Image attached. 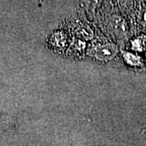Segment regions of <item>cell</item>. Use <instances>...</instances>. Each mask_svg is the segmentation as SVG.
<instances>
[{
  "label": "cell",
  "mask_w": 146,
  "mask_h": 146,
  "mask_svg": "<svg viewBox=\"0 0 146 146\" xmlns=\"http://www.w3.org/2000/svg\"><path fill=\"white\" fill-rule=\"evenodd\" d=\"M116 54V47L112 44L103 45L97 49V56L102 60H111Z\"/></svg>",
  "instance_id": "cell-1"
},
{
  "label": "cell",
  "mask_w": 146,
  "mask_h": 146,
  "mask_svg": "<svg viewBox=\"0 0 146 146\" xmlns=\"http://www.w3.org/2000/svg\"><path fill=\"white\" fill-rule=\"evenodd\" d=\"M111 24H112L113 29H114L115 32H116L117 33L122 34L125 32V24L123 20H122V18L118 17V16H114L112 19Z\"/></svg>",
  "instance_id": "cell-2"
},
{
  "label": "cell",
  "mask_w": 146,
  "mask_h": 146,
  "mask_svg": "<svg viewBox=\"0 0 146 146\" xmlns=\"http://www.w3.org/2000/svg\"><path fill=\"white\" fill-rule=\"evenodd\" d=\"M126 61L128 63L130 64L131 65H136L139 63V58L137 56H135L133 54H129V53H127L125 56Z\"/></svg>",
  "instance_id": "cell-3"
},
{
  "label": "cell",
  "mask_w": 146,
  "mask_h": 146,
  "mask_svg": "<svg viewBox=\"0 0 146 146\" xmlns=\"http://www.w3.org/2000/svg\"><path fill=\"white\" fill-rule=\"evenodd\" d=\"M139 20L142 25H146V7L143 8L139 14Z\"/></svg>",
  "instance_id": "cell-4"
}]
</instances>
